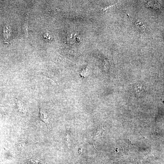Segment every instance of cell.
Instances as JSON below:
<instances>
[{
    "label": "cell",
    "instance_id": "cell-3",
    "mask_svg": "<svg viewBox=\"0 0 164 164\" xmlns=\"http://www.w3.org/2000/svg\"><path fill=\"white\" fill-rule=\"evenodd\" d=\"M144 93V90L143 86L141 85H139L137 86L135 90L136 95L137 96L140 97L143 96Z\"/></svg>",
    "mask_w": 164,
    "mask_h": 164
},
{
    "label": "cell",
    "instance_id": "cell-2",
    "mask_svg": "<svg viewBox=\"0 0 164 164\" xmlns=\"http://www.w3.org/2000/svg\"><path fill=\"white\" fill-rule=\"evenodd\" d=\"M64 141L65 145L68 148H71L72 145V140L70 134L67 133L65 135Z\"/></svg>",
    "mask_w": 164,
    "mask_h": 164
},
{
    "label": "cell",
    "instance_id": "cell-1",
    "mask_svg": "<svg viewBox=\"0 0 164 164\" xmlns=\"http://www.w3.org/2000/svg\"><path fill=\"white\" fill-rule=\"evenodd\" d=\"M39 118L41 120L45 123L47 129L50 131L51 129V123L50 122V119L48 113L42 107L40 106Z\"/></svg>",
    "mask_w": 164,
    "mask_h": 164
},
{
    "label": "cell",
    "instance_id": "cell-6",
    "mask_svg": "<svg viewBox=\"0 0 164 164\" xmlns=\"http://www.w3.org/2000/svg\"><path fill=\"white\" fill-rule=\"evenodd\" d=\"M18 108L19 111L21 112V113H24L25 112L23 107V105L21 104V103H18Z\"/></svg>",
    "mask_w": 164,
    "mask_h": 164
},
{
    "label": "cell",
    "instance_id": "cell-4",
    "mask_svg": "<svg viewBox=\"0 0 164 164\" xmlns=\"http://www.w3.org/2000/svg\"><path fill=\"white\" fill-rule=\"evenodd\" d=\"M104 130H103L102 127V126H100L97 128L94 135V138L96 139L98 137L102 136Z\"/></svg>",
    "mask_w": 164,
    "mask_h": 164
},
{
    "label": "cell",
    "instance_id": "cell-5",
    "mask_svg": "<svg viewBox=\"0 0 164 164\" xmlns=\"http://www.w3.org/2000/svg\"><path fill=\"white\" fill-rule=\"evenodd\" d=\"M88 71V68H85L84 69H83L82 70L80 74L82 75V77H86L87 76V72Z\"/></svg>",
    "mask_w": 164,
    "mask_h": 164
}]
</instances>
